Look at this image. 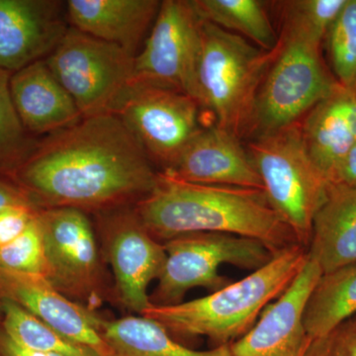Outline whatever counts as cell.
<instances>
[{
  "label": "cell",
  "mask_w": 356,
  "mask_h": 356,
  "mask_svg": "<svg viewBox=\"0 0 356 356\" xmlns=\"http://www.w3.org/2000/svg\"><path fill=\"white\" fill-rule=\"evenodd\" d=\"M9 89L16 113L30 135L47 137L83 119L44 60L13 72Z\"/></svg>",
  "instance_id": "16"
},
{
  "label": "cell",
  "mask_w": 356,
  "mask_h": 356,
  "mask_svg": "<svg viewBox=\"0 0 356 356\" xmlns=\"http://www.w3.org/2000/svg\"><path fill=\"white\" fill-rule=\"evenodd\" d=\"M3 314L6 336L18 346L60 356H98L58 334L17 302H4Z\"/></svg>",
  "instance_id": "24"
},
{
  "label": "cell",
  "mask_w": 356,
  "mask_h": 356,
  "mask_svg": "<svg viewBox=\"0 0 356 356\" xmlns=\"http://www.w3.org/2000/svg\"><path fill=\"white\" fill-rule=\"evenodd\" d=\"M348 0H294L283 4V28L322 44Z\"/></svg>",
  "instance_id": "27"
},
{
  "label": "cell",
  "mask_w": 356,
  "mask_h": 356,
  "mask_svg": "<svg viewBox=\"0 0 356 356\" xmlns=\"http://www.w3.org/2000/svg\"><path fill=\"white\" fill-rule=\"evenodd\" d=\"M69 28L65 2L0 0V70L13 74L48 58Z\"/></svg>",
  "instance_id": "12"
},
{
  "label": "cell",
  "mask_w": 356,
  "mask_h": 356,
  "mask_svg": "<svg viewBox=\"0 0 356 356\" xmlns=\"http://www.w3.org/2000/svg\"><path fill=\"white\" fill-rule=\"evenodd\" d=\"M198 67L200 105L216 125L240 137L250 130L261 86L276 50H262L234 33L202 20Z\"/></svg>",
  "instance_id": "4"
},
{
  "label": "cell",
  "mask_w": 356,
  "mask_h": 356,
  "mask_svg": "<svg viewBox=\"0 0 356 356\" xmlns=\"http://www.w3.org/2000/svg\"><path fill=\"white\" fill-rule=\"evenodd\" d=\"M304 144L331 184L337 166L356 144V88H339L306 114L300 124Z\"/></svg>",
  "instance_id": "18"
},
{
  "label": "cell",
  "mask_w": 356,
  "mask_h": 356,
  "mask_svg": "<svg viewBox=\"0 0 356 356\" xmlns=\"http://www.w3.org/2000/svg\"><path fill=\"white\" fill-rule=\"evenodd\" d=\"M201 26L202 19L191 0L161 1L153 27L135 57L133 83L173 89L200 105Z\"/></svg>",
  "instance_id": "9"
},
{
  "label": "cell",
  "mask_w": 356,
  "mask_h": 356,
  "mask_svg": "<svg viewBox=\"0 0 356 356\" xmlns=\"http://www.w3.org/2000/svg\"><path fill=\"white\" fill-rule=\"evenodd\" d=\"M161 4L158 0H69L65 10L70 27L116 44L136 57Z\"/></svg>",
  "instance_id": "15"
},
{
  "label": "cell",
  "mask_w": 356,
  "mask_h": 356,
  "mask_svg": "<svg viewBox=\"0 0 356 356\" xmlns=\"http://www.w3.org/2000/svg\"><path fill=\"white\" fill-rule=\"evenodd\" d=\"M44 63L84 117L114 113L134 81L135 57L70 27Z\"/></svg>",
  "instance_id": "7"
},
{
  "label": "cell",
  "mask_w": 356,
  "mask_h": 356,
  "mask_svg": "<svg viewBox=\"0 0 356 356\" xmlns=\"http://www.w3.org/2000/svg\"><path fill=\"white\" fill-rule=\"evenodd\" d=\"M353 88H356V84H355V86H353Z\"/></svg>",
  "instance_id": "34"
},
{
  "label": "cell",
  "mask_w": 356,
  "mask_h": 356,
  "mask_svg": "<svg viewBox=\"0 0 356 356\" xmlns=\"http://www.w3.org/2000/svg\"><path fill=\"white\" fill-rule=\"evenodd\" d=\"M307 255L323 274L356 264V188L331 185L314 219Z\"/></svg>",
  "instance_id": "20"
},
{
  "label": "cell",
  "mask_w": 356,
  "mask_h": 356,
  "mask_svg": "<svg viewBox=\"0 0 356 356\" xmlns=\"http://www.w3.org/2000/svg\"><path fill=\"white\" fill-rule=\"evenodd\" d=\"M356 315V264L322 274L307 301L304 325L310 339Z\"/></svg>",
  "instance_id": "22"
},
{
  "label": "cell",
  "mask_w": 356,
  "mask_h": 356,
  "mask_svg": "<svg viewBox=\"0 0 356 356\" xmlns=\"http://www.w3.org/2000/svg\"><path fill=\"white\" fill-rule=\"evenodd\" d=\"M320 44L283 28L252 112L248 132L255 137L297 123L341 84L325 69Z\"/></svg>",
  "instance_id": "6"
},
{
  "label": "cell",
  "mask_w": 356,
  "mask_h": 356,
  "mask_svg": "<svg viewBox=\"0 0 356 356\" xmlns=\"http://www.w3.org/2000/svg\"><path fill=\"white\" fill-rule=\"evenodd\" d=\"M110 259L124 305L143 314L151 305L147 294L152 280L159 278L165 261L159 245L140 220H122L112 240Z\"/></svg>",
  "instance_id": "19"
},
{
  "label": "cell",
  "mask_w": 356,
  "mask_h": 356,
  "mask_svg": "<svg viewBox=\"0 0 356 356\" xmlns=\"http://www.w3.org/2000/svg\"><path fill=\"white\" fill-rule=\"evenodd\" d=\"M308 259L299 243L283 248L266 266L202 298L177 305L152 303L143 312L166 331L181 336H205L222 344L241 339L262 312L291 285Z\"/></svg>",
  "instance_id": "3"
},
{
  "label": "cell",
  "mask_w": 356,
  "mask_h": 356,
  "mask_svg": "<svg viewBox=\"0 0 356 356\" xmlns=\"http://www.w3.org/2000/svg\"><path fill=\"white\" fill-rule=\"evenodd\" d=\"M248 153L269 205L296 242L308 245L314 219L331 184L309 156L300 124L255 137Z\"/></svg>",
  "instance_id": "5"
},
{
  "label": "cell",
  "mask_w": 356,
  "mask_h": 356,
  "mask_svg": "<svg viewBox=\"0 0 356 356\" xmlns=\"http://www.w3.org/2000/svg\"><path fill=\"white\" fill-rule=\"evenodd\" d=\"M0 353L2 356H60L55 353L28 350L18 346L6 336L2 337L0 339Z\"/></svg>",
  "instance_id": "32"
},
{
  "label": "cell",
  "mask_w": 356,
  "mask_h": 356,
  "mask_svg": "<svg viewBox=\"0 0 356 356\" xmlns=\"http://www.w3.org/2000/svg\"><path fill=\"white\" fill-rule=\"evenodd\" d=\"M36 217L30 205H16L0 211V248L13 242Z\"/></svg>",
  "instance_id": "30"
},
{
  "label": "cell",
  "mask_w": 356,
  "mask_h": 356,
  "mask_svg": "<svg viewBox=\"0 0 356 356\" xmlns=\"http://www.w3.org/2000/svg\"><path fill=\"white\" fill-rule=\"evenodd\" d=\"M138 218L149 234L166 241L194 233L229 234L259 241L274 254L298 243L264 191L192 184L165 172L140 201Z\"/></svg>",
  "instance_id": "2"
},
{
  "label": "cell",
  "mask_w": 356,
  "mask_h": 356,
  "mask_svg": "<svg viewBox=\"0 0 356 356\" xmlns=\"http://www.w3.org/2000/svg\"><path fill=\"white\" fill-rule=\"evenodd\" d=\"M303 356H356V315L312 339Z\"/></svg>",
  "instance_id": "29"
},
{
  "label": "cell",
  "mask_w": 356,
  "mask_h": 356,
  "mask_svg": "<svg viewBox=\"0 0 356 356\" xmlns=\"http://www.w3.org/2000/svg\"><path fill=\"white\" fill-rule=\"evenodd\" d=\"M16 205H29V203L20 192L0 184V211Z\"/></svg>",
  "instance_id": "33"
},
{
  "label": "cell",
  "mask_w": 356,
  "mask_h": 356,
  "mask_svg": "<svg viewBox=\"0 0 356 356\" xmlns=\"http://www.w3.org/2000/svg\"><path fill=\"white\" fill-rule=\"evenodd\" d=\"M200 105L173 89L132 83L114 113L125 124L151 161L172 168L202 129Z\"/></svg>",
  "instance_id": "10"
},
{
  "label": "cell",
  "mask_w": 356,
  "mask_h": 356,
  "mask_svg": "<svg viewBox=\"0 0 356 356\" xmlns=\"http://www.w3.org/2000/svg\"><path fill=\"white\" fill-rule=\"evenodd\" d=\"M103 337L111 356H233L229 344L198 351L173 341L165 327L144 317H126L104 325Z\"/></svg>",
  "instance_id": "21"
},
{
  "label": "cell",
  "mask_w": 356,
  "mask_h": 356,
  "mask_svg": "<svg viewBox=\"0 0 356 356\" xmlns=\"http://www.w3.org/2000/svg\"><path fill=\"white\" fill-rule=\"evenodd\" d=\"M15 302L72 343L98 356H111L97 322L88 312L65 298L42 275L6 271Z\"/></svg>",
  "instance_id": "17"
},
{
  "label": "cell",
  "mask_w": 356,
  "mask_h": 356,
  "mask_svg": "<svg viewBox=\"0 0 356 356\" xmlns=\"http://www.w3.org/2000/svg\"><path fill=\"white\" fill-rule=\"evenodd\" d=\"M334 77L339 84H356V0H348L325 36Z\"/></svg>",
  "instance_id": "26"
},
{
  "label": "cell",
  "mask_w": 356,
  "mask_h": 356,
  "mask_svg": "<svg viewBox=\"0 0 356 356\" xmlns=\"http://www.w3.org/2000/svg\"><path fill=\"white\" fill-rule=\"evenodd\" d=\"M116 114L84 117L38 140L18 168L23 184L56 207H102L149 195L159 173Z\"/></svg>",
  "instance_id": "1"
},
{
  "label": "cell",
  "mask_w": 356,
  "mask_h": 356,
  "mask_svg": "<svg viewBox=\"0 0 356 356\" xmlns=\"http://www.w3.org/2000/svg\"><path fill=\"white\" fill-rule=\"evenodd\" d=\"M165 261L159 276L154 305H177L194 287L213 292L229 284L219 267L229 264L245 269L266 266L275 254L254 238L222 233H194L166 241Z\"/></svg>",
  "instance_id": "8"
},
{
  "label": "cell",
  "mask_w": 356,
  "mask_h": 356,
  "mask_svg": "<svg viewBox=\"0 0 356 356\" xmlns=\"http://www.w3.org/2000/svg\"><path fill=\"white\" fill-rule=\"evenodd\" d=\"M204 21L240 35L262 50L274 51L280 44L264 2L259 0H191Z\"/></svg>",
  "instance_id": "23"
},
{
  "label": "cell",
  "mask_w": 356,
  "mask_h": 356,
  "mask_svg": "<svg viewBox=\"0 0 356 356\" xmlns=\"http://www.w3.org/2000/svg\"><path fill=\"white\" fill-rule=\"evenodd\" d=\"M38 218L47 276L65 286L86 284L97 264L95 234L88 217L77 208L56 207L44 211Z\"/></svg>",
  "instance_id": "14"
},
{
  "label": "cell",
  "mask_w": 356,
  "mask_h": 356,
  "mask_svg": "<svg viewBox=\"0 0 356 356\" xmlns=\"http://www.w3.org/2000/svg\"><path fill=\"white\" fill-rule=\"evenodd\" d=\"M165 172L192 184L264 191L261 177L240 137L217 125L202 129Z\"/></svg>",
  "instance_id": "13"
},
{
  "label": "cell",
  "mask_w": 356,
  "mask_h": 356,
  "mask_svg": "<svg viewBox=\"0 0 356 356\" xmlns=\"http://www.w3.org/2000/svg\"><path fill=\"white\" fill-rule=\"evenodd\" d=\"M331 185L356 188V144L337 166L332 175Z\"/></svg>",
  "instance_id": "31"
},
{
  "label": "cell",
  "mask_w": 356,
  "mask_h": 356,
  "mask_svg": "<svg viewBox=\"0 0 356 356\" xmlns=\"http://www.w3.org/2000/svg\"><path fill=\"white\" fill-rule=\"evenodd\" d=\"M322 269L307 259L289 287L262 312L254 327L229 346L233 356H303L310 343L304 312Z\"/></svg>",
  "instance_id": "11"
},
{
  "label": "cell",
  "mask_w": 356,
  "mask_h": 356,
  "mask_svg": "<svg viewBox=\"0 0 356 356\" xmlns=\"http://www.w3.org/2000/svg\"><path fill=\"white\" fill-rule=\"evenodd\" d=\"M0 267L9 273L46 277V255L38 215L19 236L0 248Z\"/></svg>",
  "instance_id": "28"
},
{
  "label": "cell",
  "mask_w": 356,
  "mask_h": 356,
  "mask_svg": "<svg viewBox=\"0 0 356 356\" xmlns=\"http://www.w3.org/2000/svg\"><path fill=\"white\" fill-rule=\"evenodd\" d=\"M10 72L0 70V170H16L29 158L38 140L21 123L11 100Z\"/></svg>",
  "instance_id": "25"
}]
</instances>
